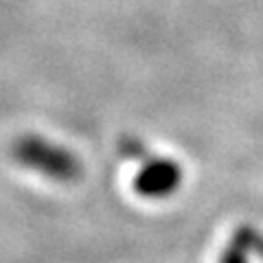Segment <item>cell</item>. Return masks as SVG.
Here are the masks:
<instances>
[{
  "label": "cell",
  "instance_id": "cell-1",
  "mask_svg": "<svg viewBox=\"0 0 263 263\" xmlns=\"http://www.w3.org/2000/svg\"><path fill=\"white\" fill-rule=\"evenodd\" d=\"M15 160H20L24 167L40 171L46 178L68 182V180L79 176V162L70 152L64 147L46 141L42 136H24L13 147Z\"/></svg>",
  "mask_w": 263,
  "mask_h": 263
},
{
  "label": "cell",
  "instance_id": "cell-2",
  "mask_svg": "<svg viewBox=\"0 0 263 263\" xmlns=\"http://www.w3.org/2000/svg\"><path fill=\"white\" fill-rule=\"evenodd\" d=\"M180 182V169L178 164L169 160H154L138 174L136 178V189L143 195H167L171 189L178 186Z\"/></svg>",
  "mask_w": 263,
  "mask_h": 263
}]
</instances>
